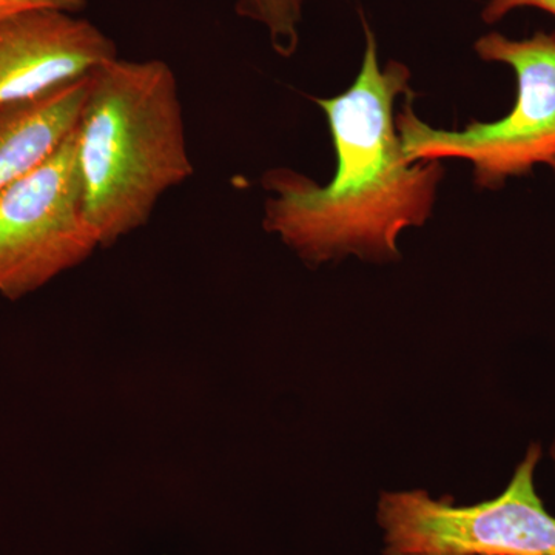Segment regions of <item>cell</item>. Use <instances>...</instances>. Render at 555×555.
<instances>
[{
    "label": "cell",
    "mask_w": 555,
    "mask_h": 555,
    "mask_svg": "<svg viewBox=\"0 0 555 555\" xmlns=\"http://www.w3.org/2000/svg\"><path fill=\"white\" fill-rule=\"evenodd\" d=\"M411 72L398 61L382 67L366 25L360 73L345 93L313 100L327 118L337 170L327 185L291 169L268 170L264 229L306 264L353 255L372 262L400 258L398 238L433 215L444 177L440 160L411 163L397 130L396 102L414 96Z\"/></svg>",
    "instance_id": "6da1fadb"
},
{
    "label": "cell",
    "mask_w": 555,
    "mask_h": 555,
    "mask_svg": "<svg viewBox=\"0 0 555 555\" xmlns=\"http://www.w3.org/2000/svg\"><path fill=\"white\" fill-rule=\"evenodd\" d=\"M75 138L83 210L101 247L144 228L195 173L177 75L163 60L116 56L91 69Z\"/></svg>",
    "instance_id": "7a4b0ae2"
},
{
    "label": "cell",
    "mask_w": 555,
    "mask_h": 555,
    "mask_svg": "<svg viewBox=\"0 0 555 555\" xmlns=\"http://www.w3.org/2000/svg\"><path fill=\"white\" fill-rule=\"evenodd\" d=\"M474 50L481 61L505 64L516 75L511 112L494 122L440 130L415 115L409 98L397 115V130L411 163L467 160L478 188L496 190L555 159V33L511 39L492 31L478 38Z\"/></svg>",
    "instance_id": "3957f363"
},
{
    "label": "cell",
    "mask_w": 555,
    "mask_h": 555,
    "mask_svg": "<svg viewBox=\"0 0 555 555\" xmlns=\"http://www.w3.org/2000/svg\"><path fill=\"white\" fill-rule=\"evenodd\" d=\"M540 456L542 448L531 444L505 491L477 505L426 491L385 492L377 513L385 554L555 555V517L535 489Z\"/></svg>",
    "instance_id": "277c9868"
},
{
    "label": "cell",
    "mask_w": 555,
    "mask_h": 555,
    "mask_svg": "<svg viewBox=\"0 0 555 555\" xmlns=\"http://www.w3.org/2000/svg\"><path fill=\"white\" fill-rule=\"evenodd\" d=\"M75 133L0 193L2 298L35 294L101 247L83 210Z\"/></svg>",
    "instance_id": "5b68a950"
},
{
    "label": "cell",
    "mask_w": 555,
    "mask_h": 555,
    "mask_svg": "<svg viewBox=\"0 0 555 555\" xmlns=\"http://www.w3.org/2000/svg\"><path fill=\"white\" fill-rule=\"evenodd\" d=\"M118 56L98 25L67 11H24L0 21V107L83 78Z\"/></svg>",
    "instance_id": "8992f818"
},
{
    "label": "cell",
    "mask_w": 555,
    "mask_h": 555,
    "mask_svg": "<svg viewBox=\"0 0 555 555\" xmlns=\"http://www.w3.org/2000/svg\"><path fill=\"white\" fill-rule=\"evenodd\" d=\"M87 76L33 100L0 107V193L30 173L78 126Z\"/></svg>",
    "instance_id": "52a82bcc"
},
{
    "label": "cell",
    "mask_w": 555,
    "mask_h": 555,
    "mask_svg": "<svg viewBox=\"0 0 555 555\" xmlns=\"http://www.w3.org/2000/svg\"><path fill=\"white\" fill-rule=\"evenodd\" d=\"M308 0H236V14L261 25L280 56H294L299 46Z\"/></svg>",
    "instance_id": "ba28073f"
},
{
    "label": "cell",
    "mask_w": 555,
    "mask_h": 555,
    "mask_svg": "<svg viewBox=\"0 0 555 555\" xmlns=\"http://www.w3.org/2000/svg\"><path fill=\"white\" fill-rule=\"evenodd\" d=\"M89 0H0V21L24 11L51 9L79 13L86 9Z\"/></svg>",
    "instance_id": "9c48e42d"
},
{
    "label": "cell",
    "mask_w": 555,
    "mask_h": 555,
    "mask_svg": "<svg viewBox=\"0 0 555 555\" xmlns=\"http://www.w3.org/2000/svg\"><path fill=\"white\" fill-rule=\"evenodd\" d=\"M535 9L553 14L555 17V0H488L481 20L486 24H496L516 10Z\"/></svg>",
    "instance_id": "30bf717a"
},
{
    "label": "cell",
    "mask_w": 555,
    "mask_h": 555,
    "mask_svg": "<svg viewBox=\"0 0 555 555\" xmlns=\"http://www.w3.org/2000/svg\"><path fill=\"white\" fill-rule=\"evenodd\" d=\"M385 555H455V554H400V553H386Z\"/></svg>",
    "instance_id": "8fae6325"
},
{
    "label": "cell",
    "mask_w": 555,
    "mask_h": 555,
    "mask_svg": "<svg viewBox=\"0 0 555 555\" xmlns=\"http://www.w3.org/2000/svg\"><path fill=\"white\" fill-rule=\"evenodd\" d=\"M551 456H553V460L555 462V440H554V443H553V448H551Z\"/></svg>",
    "instance_id": "7c38bea8"
},
{
    "label": "cell",
    "mask_w": 555,
    "mask_h": 555,
    "mask_svg": "<svg viewBox=\"0 0 555 555\" xmlns=\"http://www.w3.org/2000/svg\"><path fill=\"white\" fill-rule=\"evenodd\" d=\"M550 169L553 170L555 177V159L553 160V163H551Z\"/></svg>",
    "instance_id": "4fadbf2b"
},
{
    "label": "cell",
    "mask_w": 555,
    "mask_h": 555,
    "mask_svg": "<svg viewBox=\"0 0 555 555\" xmlns=\"http://www.w3.org/2000/svg\"><path fill=\"white\" fill-rule=\"evenodd\" d=\"M486 2H488V0H486Z\"/></svg>",
    "instance_id": "5bb4252c"
}]
</instances>
